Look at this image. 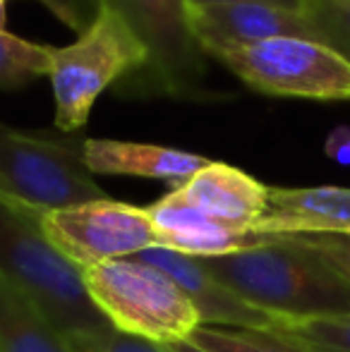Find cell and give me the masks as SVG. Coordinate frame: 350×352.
<instances>
[{
    "mask_svg": "<svg viewBox=\"0 0 350 352\" xmlns=\"http://www.w3.org/2000/svg\"><path fill=\"white\" fill-rule=\"evenodd\" d=\"M197 264L240 300L274 319L350 314V280L295 237L266 235L257 247L226 256H204Z\"/></svg>",
    "mask_w": 350,
    "mask_h": 352,
    "instance_id": "obj_1",
    "label": "cell"
},
{
    "mask_svg": "<svg viewBox=\"0 0 350 352\" xmlns=\"http://www.w3.org/2000/svg\"><path fill=\"white\" fill-rule=\"evenodd\" d=\"M0 274L12 280L63 336L111 329L87 295L82 271L46 240L39 213L0 195Z\"/></svg>",
    "mask_w": 350,
    "mask_h": 352,
    "instance_id": "obj_2",
    "label": "cell"
},
{
    "mask_svg": "<svg viewBox=\"0 0 350 352\" xmlns=\"http://www.w3.org/2000/svg\"><path fill=\"white\" fill-rule=\"evenodd\" d=\"M89 300L111 329L159 345L185 343L201 326V316L156 266L135 259H113L82 271Z\"/></svg>",
    "mask_w": 350,
    "mask_h": 352,
    "instance_id": "obj_3",
    "label": "cell"
},
{
    "mask_svg": "<svg viewBox=\"0 0 350 352\" xmlns=\"http://www.w3.org/2000/svg\"><path fill=\"white\" fill-rule=\"evenodd\" d=\"M149 53L122 14L108 3L75 43L51 48V79L56 101V127L77 132L87 125L96 98L116 79L146 67Z\"/></svg>",
    "mask_w": 350,
    "mask_h": 352,
    "instance_id": "obj_4",
    "label": "cell"
},
{
    "mask_svg": "<svg viewBox=\"0 0 350 352\" xmlns=\"http://www.w3.org/2000/svg\"><path fill=\"white\" fill-rule=\"evenodd\" d=\"M82 144L29 135L0 122V195L39 216L106 199L85 166Z\"/></svg>",
    "mask_w": 350,
    "mask_h": 352,
    "instance_id": "obj_5",
    "label": "cell"
},
{
    "mask_svg": "<svg viewBox=\"0 0 350 352\" xmlns=\"http://www.w3.org/2000/svg\"><path fill=\"white\" fill-rule=\"evenodd\" d=\"M214 58L266 96L350 101V63L319 41L276 36Z\"/></svg>",
    "mask_w": 350,
    "mask_h": 352,
    "instance_id": "obj_6",
    "label": "cell"
},
{
    "mask_svg": "<svg viewBox=\"0 0 350 352\" xmlns=\"http://www.w3.org/2000/svg\"><path fill=\"white\" fill-rule=\"evenodd\" d=\"M39 226L46 240L80 271L159 247L149 211L108 197L41 213Z\"/></svg>",
    "mask_w": 350,
    "mask_h": 352,
    "instance_id": "obj_7",
    "label": "cell"
},
{
    "mask_svg": "<svg viewBox=\"0 0 350 352\" xmlns=\"http://www.w3.org/2000/svg\"><path fill=\"white\" fill-rule=\"evenodd\" d=\"M122 14L149 53L146 70L171 94L190 91L204 74V58L190 24L187 0H101Z\"/></svg>",
    "mask_w": 350,
    "mask_h": 352,
    "instance_id": "obj_8",
    "label": "cell"
},
{
    "mask_svg": "<svg viewBox=\"0 0 350 352\" xmlns=\"http://www.w3.org/2000/svg\"><path fill=\"white\" fill-rule=\"evenodd\" d=\"M190 24L195 38L199 41L206 56L254 46V43L276 36L319 41L317 29L303 12L264 3H226L190 8Z\"/></svg>",
    "mask_w": 350,
    "mask_h": 352,
    "instance_id": "obj_9",
    "label": "cell"
},
{
    "mask_svg": "<svg viewBox=\"0 0 350 352\" xmlns=\"http://www.w3.org/2000/svg\"><path fill=\"white\" fill-rule=\"evenodd\" d=\"M135 259L156 266L168 278H173L180 285V290L190 297L195 309L199 311L201 326L240 331H274V316L240 300L223 283L206 274L192 256L166 250V247H149V250L135 254Z\"/></svg>",
    "mask_w": 350,
    "mask_h": 352,
    "instance_id": "obj_10",
    "label": "cell"
},
{
    "mask_svg": "<svg viewBox=\"0 0 350 352\" xmlns=\"http://www.w3.org/2000/svg\"><path fill=\"white\" fill-rule=\"evenodd\" d=\"M175 190L206 218L235 232H254L269 201V187L264 182L240 168L216 161H209Z\"/></svg>",
    "mask_w": 350,
    "mask_h": 352,
    "instance_id": "obj_11",
    "label": "cell"
},
{
    "mask_svg": "<svg viewBox=\"0 0 350 352\" xmlns=\"http://www.w3.org/2000/svg\"><path fill=\"white\" fill-rule=\"evenodd\" d=\"M257 235H350V187H269Z\"/></svg>",
    "mask_w": 350,
    "mask_h": 352,
    "instance_id": "obj_12",
    "label": "cell"
},
{
    "mask_svg": "<svg viewBox=\"0 0 350 352\" xmlns=\"http://www.w3.org/2000/svg\"><path fill=\"white\" fill-rule=\"evenodd\" d=\"M146 211L159 235V247L195 256V259L235 254V252L262 245L266 240V235H257V232H235L221 228L199 209H195L190 201L182 199L177 190H171L164 199L151 204Z\"/></svg>",
    "mask_w": 350,
    "mask_h": 352,
    "instance_id": "obj_13",
    "label": "cell"
},
{
    "mask_svg": "<svg viewBox=\"0 0 350 352\" xmlns=\"http://www.w3.org/2000/svg\"><path fill=\"white\" fill-rule=\"evenodd\" d=\"M82 153L91 175L149 177L173 182L175 187L187 182L209 163V158L180 148L120 140H87L82 144Z\"/></svg>",
    "mask_w": 350,
    "mask_h": 352,
    "instance_id": "obj_14",
    "label": "cell"
},
{
    "mask_svg": "<svg viewBox=\"0 0 350 352\" xmlns=\"http://www.w3.org/2000/svg\"><path fill=\"white\" fill-rule=\"evenodd\" d=\"M0 352H72L48 316L0 274Z\"/></svg>",
    "mask_w": 350,
    "mask_h": 352,
    "instance_id": "obj_15",
    "label": "cell"
},
{
    "mask_svg": "<svg viewBox=\"0 0 350 352\" xmlns=\"http://www.w3.org/2000/svg\"><path fill=\"white\" fill-rule=\"evenodd\" d=\"M274 333L307 352H350V314L274 319Z\"/></svg>",
    "mask_w": 350,
    "mask_h": 352,
    "instance_id": "obj_16",
    "label": "cell"
},
{
    "mask_svg": "<svg viewBox=\"0 0 350 352\" xmlns=\"http://www.w3.org/2000/svg\"><path fill=\"white\" fill-rule=\"evenodd\" d=\"M51 72V46L0 32V89H17Z\"/></svg>",
    "mask_w": 350,
    "mask_h": 352,
    "instance_id": "obj_17",
    "label": "cell"
},
{
    "mask_svg": "<svg viewBox=\"0 0 350 352\" xmlns=\"http://www.w3.org/2000/svg\"><path fill=\"white\" fill-rule=\"evenodd\" d=\"M204 352H307L274 331H240L199 326L187 340Z\"/></svg>",
    "mask_w": 350,
    "mask_h": 352,
    "instance_id": "obj_18",
    "label": "cell"
},
{
    "mask_svg": "<svg viewBox=\"0 0 350 352\" xmlns=\"http://www.w3.org/2000/svg\"><path fill=\"white\" fill-rule=\"evenodd\" d=\"M303 14L317 29L319 41L350 63V0H305Z\"/></svg>",
    "mask_w": 350,
    "mask_h": 352,
    "instance_id": "obj_19",
    "label": "cell"
},
{
    "mask_svg": "<svg viewBox=\"0 0 350 352\" xmlns=\"http://www.w3.org/2000/svg\"><path fill=\"white\" fill-rule=\"evenodd\" d=\"M65 340L72 352H168L166 345L135 338V336H125L116 329L67 333Z\"/></svg>",
    "mask_w": 350,
    "mask_h": 352,
    "instance_id": "obj_20",
    "label": "cell"
},
{
    "mask_svg": "<svg viewBox=\"0 0 350 352\" xmlns=\"http://www.w3.org/2000/svg\"><path fill=\"white\" fill-rule=\"evenodd\" d=\"M285 237H295L303 245L312 247L314 252H319L329 264L336 266L350 280V235L329 232V235H285Z\"/></svg>",
    "mask_w": 350,
    "mask_h": 352,
    "instance_id": "obj_21",
    "label": "cell"
},
{
    "mask_svg": "<svg viewBox=\"0 0 350 352\" xmlns=\"http://www.w3.org/2000/svg\"><path fill=\"white\" fill-rule=\"evenodd\" d=\"M324 153L338 166H350V125H338L336 130L329 132Z\"/></svg>",
    "mask_w": 350,
    "mask_h": 352,
    "instance_id": "obj_22",
    "label": "cell"
},
{
    "mask_svg": "<svg viewBox=\"0 0 350 352\" xmlns=\"http://www.w3.org/2000/svg\"><path fill=\"white\" fill-rule=\"evenodd\" d=\"M39 5H43V8L48 10V12L53 14V17L58 19V22H63L65 27H70V29H75L77 34H82L85 32V24H82V19L75 14V10L70 8V5L65 3V0H36Z\"/></svg>",
    "mask_w": 350,
    "mask_h": 352,
    "instance_id": "obj_23",
    "label": "cell"
},
{
    "mask_svg": "<svg viewBox=\"0 0 350 352\" xmlns=\"http://www.w3.org/2000/svg\"><path fill=\"white\" fill-rule=\"evenodd\" d=\"M226 3H264L274 5V8L293 10V12H303L305 0H187L190 8H201V5H226Z\"/></svg>",
    "mask_w": 350,
    "mask_h": 352,
    "instance_id": "obj_24",
    "label": "cell"
},
{
    "mask_svg": "<svg viewBox=\"0 0 350 352\" xmlns=\"http://www.w3.org/2000/svg\"><path fill=\"white\" fill-rule=\"evenodd\" d=\"M65 3L70 5L72 10H75V14L82 19V24L89 27V24H91V19L96 17L101 0H65Z\"/></svg>",
    "mask_w": 350,
    "mask_h": 352,
    "instance_id": "obj_25",
    "label": "cell"
},
{
    "mask_svg": "<svg viewBox=\"0 0 350 352\" xmlns=\"http://www.w3.org/2000/svg\"><path fill=\"white\" fill-rule=\"evenodd\" d=\"M168 348V352H204V350H199V348H195L192 343H171V345H166Z\"/></svg>",
    "mask_w": 350,
    "mask_h": 352,
    "instance_id": "obj_26",
    "label": "cell"
},
{
    "mask_svg": "<svg viewBox=\"0 0 350 352\" xmlns=\"http://www.w3.org/2000/svg\"><path fill=\"white\" fill-rule=\"evenodd\" d=\"M5 0H0V32H5Z\"/></svg>",
    "mask_w": 350,
    "mask_h": 352,
    "instance_id": "obj_27",
    "label": "cell"
}]
</instances>
